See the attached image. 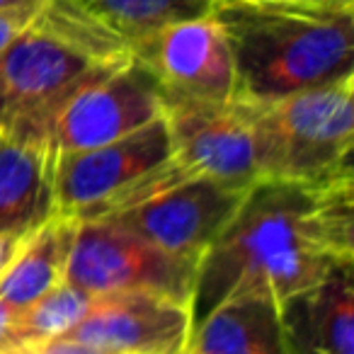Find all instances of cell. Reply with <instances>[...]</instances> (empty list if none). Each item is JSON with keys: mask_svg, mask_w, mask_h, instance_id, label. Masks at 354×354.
Instances as JSON below:
<instances>
[{"mask_svg": "<svg viewBox=\"0 0 354 354\" xmlns=\"http://www.w3.org/2000/svg\"><path fill=\"white\" fill-rule=\"evenodd\" d=\"M129 49L64 0H44L35 20L0 51V133L49 107L95 66L127 59Z\"/></svg>", "mask_w": 354, "mask_h": 354, "instance_id": "obj_3", "label": "cell"}, {"mask_svg": "<svg viewBox=\"0 0 354 354\" xmlns=\"http://www.w3.org/2000/svg\"><path fill=\"white\" fill-rule=\"evenodd\" d=\"M167 102H233L236 66L214 15L172 22L129 49Z\"/></svg>", "mask_w": 354, "mask_h": 354, "instance_id": "obj_9", "label": "cell"}, {"mask_svg": "<svg viewBox=\"0 0 354 354\" xmlns=\"http://www.w3.org/2000/svg\"><path fill=\"white\" fill-rule=\"evenodd\" d=\"M352 265H337L323 281L279 306L286 354H354Z\"/></svg>", "mask_w": 354, "mask_h": 354, "instance_id": "obj_12", "label": "cell"}, {"mask_svg": "<svg viewBox=\"0 0 354 354\" xmlns=\"http://www.w3.org/2000/svg\"><path fill=\"white\" fill-rule=\"evenodd\" d=\"M172 160L189 175L250 189L262 180L260 136L248 102H167Z\"/></svg>", "mask_w": 354, "mask_h": 354, "instance_id": "obj_10", "label": "cell"}, {"mask_svg": "<svg viewBox=\"0 0 354 354\" xmlns=\"http://www.w3.org/2000/svg\"><path fill=\"white\" fill-rule=\"evenodd\" d=\"M44 0H0V10H12V8H30L39 6Z\"/></svg>", "mask_w": 354, "mask_h": 354, "instance_id": "obj_22", "label": "cell"}, {"mask_svg": "<svg viewBox=\"0 0 354 354\" xmlns=\"http://www.w3.org/2000/svg\"><path fill=\"white\" fill-rule=\"evenodd\" d=\"M73 233L75 221L64 216H51L44 226L30 233L0 279V301L20 313L59 286L66 274Z\"/></svg>", "mask_w": 354, "mask_h": 354, "instance_id": "obj_15", "label": "cell"}, {"mask_svg": "<svg viewBox=\"0 0 354 354\" xmlns=\"http://www.w3.org/2000/svg\"><path fill=\"white\" fill-rule=\"evenodd\" d=\"M199 260L177 257L107 218L75 221L64 281L93 299L151 291L192 304Z\"/></svg>", "mask_w": 354, "mask_h": 354, "instance_id": "obj_7", "label": "cell"}, {"mask_svg": "<svg viewBox=\"0 0 354 354\" xmlns=\"http://www.w3.org/2000/svg\"><path fill=\"white\" fill-rule=\"evenodd\" d=\"M236 100L265 104L354 75V0H218Z\"/></svg>", "mask_w": 354, "mask_h": 354, "instance_id": "obj_2", "label": "cell"}, {"mask_svg": "<svg viewBox=\"0 0 354 354\" xmlns=\"http://www.w3.org/2000/svg\"><path fill=\"white\" fill-rule=\"evenodd\" d=\"M192 304L151 291L97 296L66 337L117 354H187Z\"/></svg>", "mask_w": 354, "mask_h": 354, "instance_id": "obj_11", "label": "cell"}, {"mask_svg": "<svg viewBox=\"0 0 354 354\" xmlns=\"http://www.w3.org/2000/svg\"><path fill=\"white\" fill-rule=\"evenodd\" d=\"M0 354H117V352H109V349L95 347V344L80 342V339L73 337H56V339H44V342L0 349Z\"/></svg>", "mask_w": 354, "mask_h": 354, "instance_id": "obj_18", "label": "cell"}, {"mask_svg": "<svg viewBox=\"0 0 354 354\" xmlns=\"http://www.w3.org/2000/svg\"><path fill=\"white\" fill-rule=\"evenodd\" d=\"M245 194L248 189L212 177L189 175L170 158L100 218L129 228L170 255L202 260Z\"/></svg>", "mask_w": 354, "mask_h": 354, "instance_id": "obj_6", "label": "cell"}, {"mask_svg": "<svg viewBox=\"0 0 354 354\" xmlns=\"http://www.w3.org/2000/svg\"><path fill=\"white\" fill-rule=\"evenodd\" d=\"M354 262V177L325 185L257 180L197 267L194 325L233 296L277 306Z\"/></svg>", "mask_w": 354, "mask_h": 354, "instance_id": "obj_1", "label": "cell"}, {"mask_svg": "<svg viewBox=\"0 0 354 354\" xmlns=\"http://www.w3.org/2000/svg\"><path fill=\"white\" fill-rule=\"evenodd\" d=\"M262 180L325 185L352 177L354 75L252 104Z\"/></svg>", "mask_w": 354, "mask_h": 354, "instance_id": "obj_4", "label": "cell"}, {"mask_svg": "<svg viewBox=\"0 0 354 354\" xmlns=\"http://www.w3.org/2000/svg\"><path fill=\"white\" fill-rule=\"evenodd\" d=\"M172 158L165 117L124 138L54 158L56 216L71 221L100 218L141 180Z\"/></svg>", "mask_w": 354, "mask_h": 354, "instance_id": "obj_8", "label": "cell"}, {"mask_svg": "<svg viewBox=\"0 0 354 354\" xmlns=\"http://www.w3.org/2000/svg\"><path fill=\"white\" fill-rule=\"evenodd\" d=\"M90 304L93 296L71 286L68 281H61L59 286L46 291L41 299L17 313L12 325V347L66 337L88 313Z\"/></svg>", "mask_w": 354, "mask_h": 354, "instance_id": "obj_17", "label": "cell"}, {"mask_svg": "<svg viewBox=\"0 0 354 354\" xmlns=\"http://www.w3.org/2000/svg\"><path fill=\"white\" fill-rule=\"evenodd\" d=\"M187 354H286L279 306L257 294L223 301L194 325Z\"/></svg>", "mask_w": 354, "mask_h": 354, "instance_id": "obj_14", "label": "cell"}, {"mask_svg": "<svg viewBox=\"0 0 354 354\" xmlns=\"http://www.w3.org/2000/svg\"><path fill=\"white\" fill-rule=\"evenodd\" d=\"M104 35L131 49L143 37L172 22L207 17L218 0H64Z\"/></svg>", "mask_w": 354, "mask_h": 354, "instance_id": "obj_16", "label": "cell"}, {"mask_svg": "<svg viewBox=\"0 0 354 354\" xmlns=\"http://www.w3.org/2000/svg\"><path fill=\"white\" fill-rule=\"evenodd\" d=\"M51 216L54 156L32 141L0 133V233L27 238Z\"/></svg>", "mask_w": 354, "mask_h": 354, "instance_id": "obj_13", "label": "cell"}, {"mask_svg": "<svg viewBox=\"0 0 354 354\" xmlns=\"http://www.w3.org/2000/svg\"><path fill=\"white\" fill-rule=\"evenodd\" d=\"M17 310H12L10 306H6L0 301V349L12 347V325H15Z\"/></svg>", "mask_w": 354, "mask_h": 354, "instance_id": "obj_21", "label": "cell"}, {"mask_svg": "<svg viewBox=\"0 0 354 354\" xmlns=\"http://www.w3.org/2000/svg\"><path fill=\"white\" fill-rule=\"evenodd\" d=\"M162 112L165 100L156 80L127 56L80 75L10 136L37 143L56 158L129 136Z\"/></svg>", "mask_w": 354, "mask_h": 354, "instance_id": "obj_5", "label": "cell"}, {"mask_svg": "<svg viewBox=\"0 0 354 354\" xmlns=\"http://www.w3.org/2000/svg\"><path fill=\"white\" fill-rule=\"evenodd\" d=\"M25 238L22 236H10V233H0V279L8 272V267L12 265V260L20 252Z\"/></svg>", "mask_w": 354, "mask_h": 354, "instance_id": "obj_20", "label": "cell"}, {"mask_svg": "<svg viewBox=\"0 0 354 354\" xmlns=\"http://www.w3.org/2000/svg\"><path fill=\"white\" fill-rule=\"evenodd\" d=\"M296 3H330V0H296Z\"/></svg>", "mask_w": 354, "mask_h": 354, "instance_id": "obj_23", "label": "cell"}, {"mask_svg": "<svg viewBox=\"0 0 354 354\" xmlns=\"http://www.w3.org/2000/svg\"><path fill=\"white\" fill-rule=\"evenodd\" d=\"M41 6H44V3H39V6H30V8L0 10V51L6 49V46L10 44L20 32L25 30L32 20H35V15L39 12Z\"/></svg>", "mask_w": 354, "mask_h": 354, "instance_id": "obj_19", "label": "cell"}]
</instances>
